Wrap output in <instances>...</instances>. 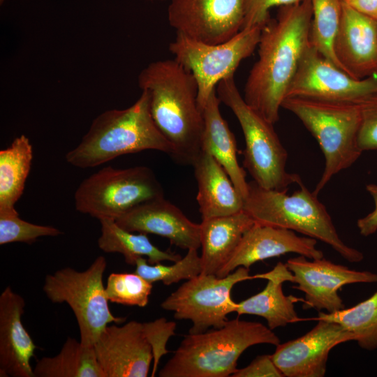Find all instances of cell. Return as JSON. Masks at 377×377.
I'll return each mask as SVG.
<instances>
[{"instance_id": "obj_1", "label": "cell", "mask_w": 377, "mask_h": 377, "mask_svg": "<svg viewBox=\"0 0 377 377\" xmlns=\"http://www.w3.org/2000/svg\"><path fill=\"white\" fill-rule=\"evenodd\" d=\"M312 19L311 0L280 7L261 29L258 59L248 75L243 98L270 123L279 110L308 49Z\"/></svg>"}, {"instance_id": "obj_2", "label": "cell", "mask_w": 377, "mask_h": 377, "mask_svg": "<svg viewBox=\"0 0 377 377\" xmlns=\"http://www.w3.org/2000/svg\"><path fill=\"white\" fill-rule=\"evenodd\" d=\"M138 86L149 98L151 117L173 149L177 163L191 165L202 151V112L193 74L175 59L158 60L143 68Z\"/></svg>"}, {"instance_id": "obj_3", "label": "cell", "mask_w": 377, "mask_h": 377, "mask_svg": "<svg viewBox=\"0 0 377 377\" xmlns=\"http://www.w3.org/2000/svg\"><path fill=\"white\" fill-rule=\"evenodd\" d=\"M173 154L170 143L156 127L150 113L149 98H139L123 110H108L97 116L80 142L65 156L71 165L94 168L118 156L144 150Z\"/></svg>"}, {"instance_id": "obj_4", "label": "cell", "mask_w": 377, "mask_h": 377, "mask_svg": "<svg viewBox=\"0 0 377 377\" xmlns=\"http://www.w3.org/2000/svg\"><path fill=\"white\" fill-rule=\"evenodd\" d=\"M280 339L259 322L228 320L220 328L188 334L158 372L161 377H228L237 370V360L249 347Z\"/></svg>"}, {"instance_id": "obj_5", "label": "cell", "mask_w": 377, "mask_h": 377, "mask_svg": "<svg viewBox=\"0 0 377 377\" xmlns=\"http://www.w3.org/2000/svg\"><path fill=\"white\" fill-rule=\"evenodd\" d=\"M292 194L287 189L265 188L253 180L248 182L244 211L255 223L297 232L330 246L343 258L360 263L364 255L340 238L325 206L302 182Z\"/></svg>"}, {"instance_id": "obj_6", "label": "cell", "mask_w": 377, "mask_h": 377, "mask_svg": "<svg viewBox=\"0 0 377 377\" xmlns=\"http://www.w3.org/2000/svg\"><path fill=\"white\" fill-rule=\"evenodd\" d=\"M281 108L302 122L324 155L325 168L313 191L318 195L335 175L352 166L363 152L358 145L360 104L288 96Z\"/></svg>"}, {"instance_id": "obj_7", "label": "cell", "mask_w": 377, "mask_h": 377, "mask_svg": "<svg viewBox=\"0 0 377 377\" xmlns=\"http://www.w3.org/2000/svg\"><path fill=\"white\" fill-rule=\"evenodd\" d=\"M221 101L235 115L244 140L243 168L259 186L284 190L300 184V177L286 170L288 153L276 134L274 124L249 106L239 91L234 76L221 80L216 87Z\"/></svg>"}, {"instance_id": "obj_8", "label": "cell", "mask_w": 377, "mask_h": 377, "mask_svg": "<svg viewBox=\"0 0 377 377\" xmlns=\"http://www.w3.org/2000/svg\"><path fill=\"white\" fill-rule=\"evenodd\" d=\"M105 258L98 256L84 271L71 267L46 275L43 292L52 303H66L75 316L80 342L94 346L101 333L112 323L121 324L125 317L114 316L108 305L103 276Z\"/></svg>"}, {"instance_id": "obj_9", "label": "cell", "mask_w": 377, "mask_h": 377, "mask_svg": "<svg viewBox=\"0 0 377 377\" xmlns=\"http://www.w3.org/2000/svg\"><path fill=\"white\" fill-rule=\"evenodd\" d=\"M164 197L161 184L146 166L103 168L84 179L74 195L79 212L116 220L136 206Z\"/></svg>"}, {"instance_id": "obj_10", "label": "cell", "mask_w": 377, "mask_h": 377, "mask_svg": "<svg viewBox=\"0 0 377 377\" xmlns=\"http://www.w3.org/2000/svg\"><path fill=\"white\" fill-rule=\"evenodd\" d=\"M261 29L260 27L242 29L230 39L218 44L203 43L177 33L169 50L174 59L195 77L202 112L218 84L234 76L242 61L254 52Z\"/></svg>"}, {"instance_id": "obj_11", "label": "cell", "mask_w": 377, "mask_h": 377, "mask_svg": "<svg viewBox=\"0 0 377 377\" xmlns=\"http://www.w3.org/2000/svg\"><path fill=\"white\" fill-rule=\"evenodd\" d=\"M249 269L239 267L224 277L200 274L187 280L161 304V307L174 312L177 320H189V334H198L209 328H220L235 312L237 303L230 296L234 286L253 279Z\"/></svg>"}, {"instance_id": "obj_12", "label": "cell", "mask_w": 377, "mask_h": 377, "mask_svg": "<svg viewBox=\"0 0 377 377\" xmlns=\"http://www.w3.org/2000/svg\"><path fill=\"white\" fill-rule=\"evenodd\" d=\"M288 96L360 103L377 97V73L355 79L309 45L289 88Z\"/></svg>"}, {"instance_id": "obj_13", "label": "cell", "mask_w": 377, "mask_h": 377, "mask_svg": "<svg viewBox=\"0 0 377 377\" xmlns=\"http://www.w3.org/2000/svg\"><path fill=\"white\" fill-rule=\"evenodd\" d=\"M245 8L246 0H171L168 18L177 33L218 44L242 29Z\"/></svg>"}, {"instance_id": "obj_14", "label": "cell", "mask_w": 377, "mask_h": 377, "mask_svg": "<svg viewBox=\"0 0 377 377\" xmlns=\"http://www.w3.org/2000/svg\"><path fill=\"white\" fill-rule=\"evenodd\" d=\"M286 265L293 275V288L304 294L303 309L333 313L345 308L338 292L348 284L376 283L377 274L357 271L325 259L304 256L289 258Z\"/></svg>"}, {"instance_id": "obj_15", "label": "cell", "mask_w": 377, "mask_h": 377, "mask_svg": "<svg viewBox=\"0 0 377 377\" xmlns=\"http://www.w3.org/2000/svg\"><path fill=\"white\" fill-rule=\"evenodd\" d=\"M305 334L276 346L272 358L284 377H323L330 350L354 341L353 335L337 323L318 320Z\"/></svg>"}, {"instance_id": "obj_16", "label": "cell", "mask_w": 377, "mask_h": 377, "mask_svg": "<svg viewBox=\"0 0 377 377\" xmlns=\"http://www.w3.org/2000/svg\"><path fill=\"white\" fill-rule=\"evenodd\" d=\"M105 377H146L153 360L143 323L108 325L94 344Z\"/></svg>"}, {"instance_id": "obj_17", "label": "cell", "mask_w": 377, "mask_h": 377, "mask_svg": "<svg viewBox=\"0 0 377 377\" xmlns=\"http://www.w3.org/2000/svg\"><path fill=\"white\" fill-rule=\"evenodd\" d=\"M317 240L294 231L255 223L243 235L228 262L216 274L224 277L239 267L249 269L265 259L293 253L310 259L323 257Z\"/></svg>"}, {"instance_id": "obj_18", "label": "cell", "mask_w": 377, "mask_h": 377, "mask_svg": "<svg viewBox=\"0 0 377 377\" xmlns=\"http://www.w3.org/2000/svg\"><path fill=\"white\" fill-rule=\"evenodd\" d=\"M115 221L130 232L154 234L167 238L183 249L200 247V226L189 220L164 197L153 199L133 208Z\"/></svg>"}, {"instance_id": "obj_19", "label": "cell", "mask_w": 377, "mask_h": 377, "mask_svg": "<svg viewBox=\"0 0 377 377\" xmlns=\"http://www.w3.org/2000/svg\"><path fill=\"white\" fill-rule=\"evenodd\" d=\"M336 56L345 72L355 79L377 73V20L342 1Z\"/></svg>"}, {"instance_id": "obj_20", "label": "cell", "mask_w": 377, "mask_h": 377, "mask_svg": "<svg viewBox=\"0 0 377 377\" xmlns=\"http://www.w3.org/2000/svg\"><path fill=\"white\" fill-rule=\"evenodd\" d=\"M25 305L9 286L0 295L1 377H35L30 362L37 346L22 322Z\"/></svg>"}, {"instance_id": "obj_21", "label": "cell", "mask_w": 377, "mask_h": 377, "mask_svg": "<svg viewBox=\"0 0 377 377\" xmlns=\"http://www.w3.org/2000/svg\"><path fill=\"white\" fill-rule=\"evenodd\" d=\"M192 165L202 220L243 211L244 198L224 168L211 155L202 151Z\"/></svg>"}, {"instance_id": "obj_22", "label": "cell", "mask_w": 377, "mask_h": 377, "mask_svg": "<svg viewBox=\"0 0 377 377\" xmlns=\"http://www.w3.org/2000/svg\"><path fill=\"white\" fill-rule=\"evenodd\" d=\"M253 279H266L267 283L260 293L237 303L235 312L238 315H256L265 318L267 327L274 330L300 320L295 309V303L303 298L286 295L282 284L293 283V275L286 263L279 262L274 267L265 273L253 276Z\"/></svg>"}, {"instance_id": "obj_23", "label": "cell", "mask_w": 377, "mask_h": 377, "mask_svg": "<svg viewBox=\"0 0 377 377\" xmlns=\"http://www.w3.org/2000/svg\"><path fill=\"white\" fill-rule=\"evenodd\" d=\"M254 223L244 211L202 220L201 274L216 275L230 259L244 234Z\"/></svg>"}, {"instance_id": "obj_24", "label": "cell", "mask_w": 377, "mask_h": 377, "mask_svg": "<svg viewBox=\"0 0 377 377\" xmlns=\"http://www.w3.org/2000/svg\"><path fill=\"white\" fill-rule=\"evenodd\" d=\"M220 103L215 90L210 95L202 111L204 131L201 149L224 168L236 189L244 199L248 192L246 171L238 163L236 140L221 114Z\"/></svg>"}, {"instance_id": "obj_25", "label": "cell", "mask_w": 377, "mask_h": 377, "mask_svg": "<svg viewBox=\"0 0 377 377\" xmlns=\"http://www.w3.org/2000/svg\"><path fill=\"white\" fill-rule=\"evenodd\" d=\"M101 226V235L98 239V247L105 253H121L126 263L135 265L141 257H147L149 264L163 261L176 262L182 256L169 251H163L154 245L147 234H133L119 226L114 219L99 220Z\"/></svg>"}, {"instance_id": "obj_26", "label": "cell", "mask_w": 377, "mask_h": 377, "mask_svg": "<svg viewBox=\"0 0 377 377\" xmlns=\"http://www.w3.org/2000/svg\"><path fill=\"white\" fill-rule=\"evenodd\" d=\"M33 148L25 135L17 137L0 151V211L16 210L30 172Z\"/></svg>"}, {"instance_id": "obj_27", "label": "cell", "mask_w": 377, "mask_h": 377, "mask_svg": "<svg viewBox=\"0 0 377 377\" xmlns=\"http://www.w3.org/2000/svg\"><path fill=\"white\" fill-rule=\"evenodd\" d=\"M35 377H105L94 346L68 337L59 353L43 357L34 368Z\"/></svg>"}, {"instance_id": "obj_28", "label": "cell", "mask_w": 377, "mask_h": 377, "mask_svg": "<svg viewBox=\"0 0 377 377\" xmlns=\"http://www.w3.org/2000/svg\"><path fill=\"white\" fill-rule=\"evenodd\" d=\"M311 319L337 323L353 335L360 348L367 350L377 348V291L354 306L333 313L319 311Z\"/></svg>"}, {"instance_id": "obj_29", "label": "cell", "mask_w": 377, "mask_h": 377, "mask_svg": "<svg viewBox=\"0 0 377 377\" xmlns=\"http://www.w3.org/2000/svg\"><path fill=\"white\" fill-rule=\"evenodd\" d=\"M311 1L312 19L309 35L310 45L323 57L344 71L334 51V43L341 19L342 1Z\"/></svg>"}, {"instance_id": "obj_30", "label": "cell", "mask_w": 377, "mask_h": 377, "mask_svg": "<svg viewBox=\"0 0 377 377\" xmlns=\"http://www.w3.org/2000/svg\"><path fill=\"white\" fill-rule=\"evenodd\" d=\"M147 260L141 257L135 263V272L147 281L153 283L161 281L165 286L178 283L182 280H189L202 273V266L198 249H188L186 254L171 265L148 264Z\"/></svg>"}, {"instance_id": "obj_31", "label": "cell", "mask_w": 377, "mask_h": 377, "mask_svg": "<svg viewBox=\"0 0 377 377\" xmlns=\"http://www.w3.org/2000/svg\"><path fill=\"white\" fill-rule=\"evenodd\" d=\"M105 288L110 302L145 307L149 303L152 283L135 272L111 273Z\"/></svg>"}, {"instance_id": "obj_32", "label": "cell", "mask_w": 377, "mask_h": 377, "mask_svg": "<svg viewBox=\"0 0 377 377\" xmlns=\"http://www.w3.org/2000/svg\"><path fill=\"white\" fill-rule=\"evenodd\" d=\"M63 232L50 226L29 223L22 219L16 210L0 211V245L13 242L31 244L38 237H55Z\"/></svg>"}, {"instance_id": "obj_33", "label": "cell", "mask_w": 377, "mask_h": 377, "mask_svg": "<svg viewBox=\"0 0 377 377\" xmlns=\"http://www.w3.org/2000/svg\"><path fill=\"white\" fill-rule=\"evenodd\" d=\"M145 332L152 347L154 366L151 376H154L161 357L169 353L166 348L168 339L175 334L176 323L160 318L154 321L143 323Z\"/></svg>"}, {"instance_id": "obj_34", "label": "cell", "mask_w": 377, "mask_h": 377, "mask_svg": "<svg viewBox=\"0 0 377 377\" xmlns=\"http://www.w3.org/2000/svg\"><path fill=\"white\" fill-rule=\"evenodd\" d=\"M359 104L361 111L359 147L362 151L377 150V97Z\"/></svg>"}, {"instance_id": "obj_35", "label": "cell", "mask_w": 377, "mask_h": 377, "mask_svg": "<svg viewBox=\"0 0 377 377\" xmlns=\"http://www.w3.org/2000/svg\"><path fill=\"white\" fill-rule=\"evenodd\" d=\"M303 0H246L245 17L242 29L253 27L263 28L269 20V10L298 3Z\"/></svg>"}, {"instance_id": "obj_36", "label": "cell", "mask_w": 377, "mask_h": 377, "mask_svg": "<svg viewBox=\"0 0 377 377\" xmlns=\"http://www.w3.org/2000/svg\"><path fill=\"white\" fill-rule=\"evenodd\" d=\"M232 377H284L271 355L256 357L248 366L237 369Z\"/></svg>"}, {"instance_id": "obj_37", "label": "cell", "mask_w": 377, "mask_h": 377, "mask_svg": "<svg viewBox=\"0 0 377 377\" xmlns=\"http://www.w3.org/2000/svg\"><path fill=\"white\" fill-rule=\"evenodd\" d=\"M366 189L373 198L374 208L367 215L357 220V226L361 235L368 237L377 231V184H369Z\"/></svg>"}, {"instance_id": "obj_38", "label": "cell", "mask_w": 377, "mask_h": 377, "mask_svg": "<svg viewBox=\"0 0 377 377\" xmlns=\"http://www.w3.org/2000/svg\"><path fill=\"white\" fill-rule=\"evenodd\" d=\"M355 10L377 20V0H343Z\"/></svg>"}, {"instance_id": "obj_39", "label": "cell", "mask_w": 377, "mask_h": 377, "mask_svg": "<svg viewBox=\"0 0 377 377\" xmlns=\"http://www.w3.org/2000/svg\"><path fill=\"white\" fill-rule=\"evenodd\" d=\"M4 1L5 0H0V3L2 4Z\"/></svg>"}, {"instance_id": "obj_40", "label": "cell", "mask_w": 377, "mask_h": 377, "mask_svg": "<svg viewBox=\"0 0 377 377\" xmlns=\"http://www.w3.org/2000/svg\"><path fill=\"white\" fill-rule=\"evenodd\" d=\"M147 1H164V0H147Z\"/></svg>"}, {"instance_id": "obj_41", "label": "cell", "mask_w": 377, "mask_h": 377, "mask_svg": "<svg viewBox=\"0 0 377 377\" xmlns=\"http://www.w3.org/2000/svg\"><path fill=\"white\" fill-rule=\"evenodd\" d=\"M341 1H343V0H341Z\"/></svg>"}]
</instances>
